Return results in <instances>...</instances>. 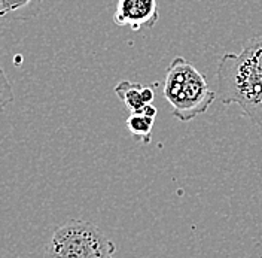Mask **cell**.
<instances>
[{"label": "cell", "mask_w": 262, "mask_h": 258, "mask_svg": "<svg viewBox=\"0 0 262 258\" xmlns=\"http://www.w3.org/2000/svg\"><path fill=\"white\" fill-rule=\"evenodd\" d=\"M163 93L171 105V115L182 123L192 121L207 112L217 97L206 75L183 57L173 58L167 67Z\"/></svg>", "instance_id": "7a4b0ae2"}, {"label": "cell", "mask_w": 262, "mask_h": 258, "mask_svg": "<svg viewBox=\"0 0 262 258\" xmlns=\"http://www.w3.org/2000/svg\"><path fill=\"white\" fill-rule=\"evenodd\" d=\"M115 252L116 245L96 224L70 220L54 231L43 258H114Z\"/></svg>", "instance_id": "3957f363"}, {"label": "cell", "mask_w": 262, "mask_h": 258, "mask_svg": "<svg viewBox=\"0 0 262 258\" xmlns=\"http://www.w3.org/2000/svg\"><path fill=\"white\" fill-rule=\"evenodd\" d=\"M217 97L224 105H238L252 123L262 127V34L247 39L240 52L221 58Z\"/></svg>", "instance_id": "6da1fadb"}, {"label": "cell", "mask_w": 262, "mask_h": 258, "mask_svg": "<svg viewBox=\"0 0 262 258\" xmlns=\"http://www.w3.org/2000/svg\"><path fill=\"white\" fill-rule=\"evenodd\" d=\"M155 85H142L139 82L121 81L115 87V94L122 100V103L125 105L130 113L140 112L147 105L154 103Z\"/></svg>", "instance_id": "5b68a950"}, {"label": "cell", "mask_w": 262, "mask_h": 258, "mask_svg": "<svg viewBox=\"0 0 262 258\" xmlns=\"http://www.w3.org/2000/svg\"><path fill=\"white\" fill-rule=\"evenodd\" d=\"M160 19L157 0H118L114 12V23L119 27L152 29Z\"/></svg>", "instance_id": "277c9868"}, {"label": "cell", "mask_w": 262, "mask_h": 258, "mask_svg": "<svg viewBox=\"0 0 262 258\" xmlns=\"http://www.w3.org/2000/svg\"><path fill=\"white\" fill-rule=\"evenodd\" d=\"M157 108L154 105H147L140 112L130 113L127 118V129L133 136H136L140 144L147 145L152 139V129L155 124Z\"/></svg>", "instance_id": "8992f818"}, {"label": "cell", "mask_w": 262, "mask_h": 258, "mask_svg": "<svg viewBox=\"0 0 262 258\" xmlns=\"http://www.w3.org/2000/svg\"><path fill=\"white\" fill-rule=\"evenodd\" d=\"M33 0H0V15L5 16L8 14L16 12L18 9L27 6Z\"/></svg>", "instance_id": "52a82bcc"}]
</instances>
